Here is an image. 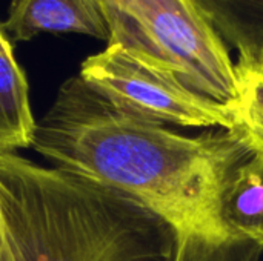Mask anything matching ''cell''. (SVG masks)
Segmentation results:
<instances>
[{
	"label": "cell",
	"mask_w": 263,
	"mask_h": 261,
	"mask_svg": "<svg viewBox=\"0 0 263 261\" xmlns=\"http://www.w3.org/2000/svg\"><path fill=\"white\" fill-rule=\"evenodd\" d=\"M168 2L171 0H102L108 18L112 15H140Z\"/></svg>",
	"instance_id": "cell-10"
},
{
	"label": "cell",
	"mask_w": 263,
	"mask_h": 261,
	"mask_svg": "<svg viewBox=\"0 0 263 261\" xmlns=\"http://www.w3.org/2000/svg\"><path fill=\"white\" fill-rule=\"evenodd\" d=\"M111 38L174 72L188 88L234 108L237 68L230 48L193 0H171L140 15L108 18Z\"/></svg>",
	"instance_id": "cell-3"
},
{
	"label": "cell",
	"mask_w": 263,
	"mask_h": 261,
	"mask_svg": "<svg viewBox=\"0 0 263 261\" xmlns=\"http://www.w3.org/2000/svg\"><path fill=\"white\" fill-rule=\"evenodd\" d=\"M32 149L145 205L176 232L179 261L259 258L223 217L228 182L253 155L230 131L180 134L119 109L77 74L37 122Z\"/></svg>",
	"instance_id": "cell-1"
},
{
	"label": "cell",
	"mask_w": 263,
	"mask_h": 261,
	"mask_svg": "<svg viewBox=\"0 0 263 261\" xmlns=\"http://www.w3.org/2000/svg\"><path fill=\"white\" fill-rule=\"evenodd\" d=\"M0 34L14 45L40 34H80L108 43L111 28L102 0H11Z\"/></svg>",
	"instance_id": "cell-5"
},
{
	"label": "cell",
	"mask_w": 263,
	"mask_h": 261,
	"mask_svg": "<svg viewBox=\"0 0 263 261\" xmlns=\"http://www.w3.org/2000/svg\"><path fill=\"white\" fill-rule=\"evenodd\" d=\"M79 75L119 109L146 120L185 128L233 131V108L188 88L146 54L108 43L89 55Z\"/></svg>",
	"instance_id": "cell-4"
},
{
	"label": "cell",
	"mask_w": 263,
	"mask_h": 261,
	"mask_svg": "<svg viewBox=\"0 0 263 261\" xmlns=\"http://www.w3.org/2000/svg\"><path fill=\"white\" fill-rule=\"evenodd\" d=\"M35 132L25 71L15 58L14 43L0 34V154L32 148Z\"/></svg>",
	"instance_id": "cell-6"
},
{
	"label": "cell",
	"mask_w": 263,
	"mask_h": 261,
	"mask_svg": "<svg viewBox=\"0 0 263 261\" xmlns=\"http://www.w3.org/2000/svg\"><path fill=\"white\" fill-rule=\"evenodd\" d=\"M223 217L234 234L263 249V152L234 171L223 194Z\"/></svg>",
	"instance_id": "cell-7"
},
{
	"label": "cell",
	"mask_w": 263,
	"mask_h": 261,
	"mask_svg": "<svg viewBox=\"0 0 263 261\" xmlns=\"http://www.w3.org/2000/svg\"><path fill=\"white\" fill-rule=\"evenodd\" d=\"M239 77V98L233 111L236 115L233 132L253 154L263 152V60L236 63Z\"/></svg>",
	"instance_id": "cell-9"
},
{
	"label": "cell",
	"mask_w": 263,
	"mask_h": 261,
	"mask_svg": "<svg viewBox=\"0 0 263 261\" xmlns=\"http://www.w3.org/2000/svg\"><path fill=\"white\" fill-rule=\"evenodd\" d=\"M0 261H179L173 228L88 177L0 154Z\"/></svg>",
	"instance_id": "cell-2"
},
{
	"label": "cell",
	"mask_w": 263,
	"mask_h": 261,
	"mask_svg": "<svg viewBox=\"0 0 263 261\" xmlns=\"http://www.w3.org/2000/svg\"><path fill=\"white\" fill-rule=\"evenodd\" d=\"M208 17L237 62L263 60V0H193Z\"/></svg>",
	"instance_id": "cell-8"
}]
</instances>
